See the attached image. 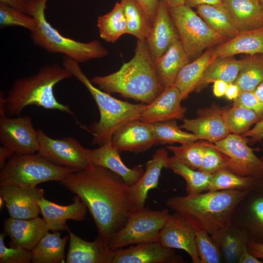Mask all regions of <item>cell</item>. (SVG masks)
Here are the masks:
<instances>
[{
    "label": "cell",
    "mask_w": 263,
    "mask_h": 263,
    "mask_svg": "<svg viewBox=\"0 0 263 263\" xmlns=\"http://www.w3.org/2000/svg\"><path fill=\"white\" fill-rule=\"evenodd\" d=\"M254 92L258 98L263 102V80L256 87Z\"/></svg>",
    "instance_id": "91938a15"
},
{
    "label": "cell",
    "mask_w": 263,
    "mask_h": 263,
    "mask_svg": "<svg viewBox=\"0 0 263 263\" xmlns=\"http://www.w3.org/2000/svg\"><path fill=\"white\" fill-rule=\"evenodd\" d=\"M214 59L211 48L180 70L173 85L180 91L183 100L195 91L205 70Z\"/></svg>",
    "instance_id": "d6a6232c"
},
{
    "label": "cell",
    "mask_w": 263,
    "mask_h": 263,
    "mask_svg": "<svg viewBox=\"0 0 263 263\" xmlns=\"http://www.w3.org/2000/svg\"><path fill=\"white\" fill-rule=\"evenodd\" d=\"M150 126L157 144H185L198 140L194 134L183 131L175 120L152 123Z\"/></svg>",
    "instance_id": "f35d334b"
},
{
    "label": "cell",
    "mask_w": 263,
    "mask_h": 263,
    "mask_svg": "<svg viewBox=\"0 0 263 263\" xmlns=\"http://www.w3.org/2000/svg\"><path fill=\"white\" fill-rule=\"evenodd\" d=\"M47 0L28 1L29 15L36 22L35 29L30 32L35 45L50 53L63 54L78 63L108 55L107 48L98 40L83 42L61 35L46 19L45 11Z\"/></svg>",
    "instance_id": "8992f818"
},
{
    "label": "cell",
    "mask_w": 263,
    "mask_h": 263,
    "mask_svg": "<svg viewBox=\"0 0 263 263\" xmlns=\"http://www.w3.org/2000/svg\"><path fill=\"white\" fill-rule=\"evenodd\" d=\"M14 153L10 149L0 146V169H1L4 166L6 159L13 155Z\"/></svg>",
    "instance_id": "9f6ffc18"
},
{
    "label": "cell",
    "mask_w": 263,
    "mask_h": 263,
    "mask_svg": "<svg viewBox=\"0 0 263 263\" xmlns=\"http://www.w3.org/2000/svg\"><path fill=\"white\" fill-rule=\"evenodd\" d=\"M260 181L253 177L242 176L224 169L212 174L208 191L252 189L257 187Z\"/></svg>",
    "instance_id": "8d00e7d4"
},
{
    "label": "cell",
    "mask_w": 263,
    "mask_h": 263,
    "mask_svg": "<svg viewBox=\"0 0 263 263\" xmlns=\"http://www.w3.org/2000/svg\"><path fill=\"white\" fill-rule=\"evenodd\" d=\"M196 242L201 263L222 262L221 252L210 234L205 231L196 230Z\"/></svg>",
    "instance_id": "7bdbcfd3"
},
{
    "label": "cell",
    "mask_w": 263,
    "mask_h": 263,
    "mask_svg": "<svg viewBox=\"0 0 263 263\" xmlns=\"http://www.w3.org/2000/svg\"><path fill=\"white\" fill-rule=\"evenodd\" d=\"M195 8L197 13L210 27L227 40L233 38L240 33L223 3L201 4Z\"/></svg>",
    "instance_id": "1f68e13d"
},
{
    "label": "cell",
    "mask_w": 263,
    "mask_h": 263,
    "mask_svg": "<svg viewBox=\"0 0 263 263\" xmlns=\"http://www.w3.org/2000/svg\"><path fill=\"white\" fill-rule=\"evenodd\" d=\"M263 80V55L249 57L234 82L240 91H254Z\"/></svg>",
    "instance_id": "60d3db41"
},
{
    "label": "cell",
    "mask_w": 263,
    "mask_h": 263,
    "mask_svg": "<svg viewBox=\"0 0 263 263\" xmlns=\"http://www.w3.org/2000/svg\"><path fill=\"white\" fill-rule=\"evenodd\" d=\"M256 188L263 192V179L260 180V182Z\"/></svg>",
    "instance_id": "94428289"
},
{
    "label": "cell",
    "mask_w": 263,
    "mask_h": 263,
    "mask_svg": "<svg viewBox=\"0 0 263 263\" xmlns=\"http://www.w3.org/2000/svg\"><path fill=\"white\" fill-rule=\"evenodd\" d=\"M229 158L223 152L208 143L203 156L199 170L213 174L224 169H228Z\"/></svg>",
    "instance_id": "ee69618b"
},
{
    "label": "cell",
    "mask_w": 263,
    "mask_h": 263,
    "mask_svg": "<svg viewBox=\"0 0 263 263\" xmlns=\"http://www.w3.org/2000/svg\"><path fill=\"white\" fill-rule=\"evenodd\" d=\"M0 141L14 153L33 154L39 149L38 130L30 115L15 118L0 115Z\"/></svg>",
    "instance_id": "7c38bea8"
},
{
    "label": "cell",
    "mask_w": 263,
    "mask_h": 263,
    "mask_svg": "<svg viewBox=\"0 0 263 263\" xmlns=\"http://www.w3.org/2000/svg\"><path fill=\"white\" fill-rule=\"evenodd\" d=\"M247 246L250 253L263 260V243L250 241L248 242Z\"/></svg>",
    "instance_id": "f907efd6"
},
{
    "label": "cell",
    "mask_w": 263,
    "mask_h": 263,
    "mask_svg": "<svg viewBox=\"0 0 263 263\" xmlns=\"http://www.w3.org/2000/svg\"><path fill=\"white\" fill-rule=\"evenodd\" d=\"M0 26L1 28L19 26L31 32L35 29L36 22L32 16L0 3Z\"/></svg>",
    "instance_id": "b9f144b4"
},
{
    "label": "cell",
    "mask_w": 263,
    "mask_h": 263,
    "mask_svg": "<svg viewBox=\"0 0 263 263\" xmlns=\"http://www.w3.org/2000/svg\"><path fill=\"white\" fill-rule=\"evenodd\" d=\"M210 236L219 247L224 262L238 263L244 248L249 241L246 234L231 223Z\"/></svg>",
    "instance_id": "f1b7e54d"
},
{
    "label": "cell",
    "mask_w": 263,
    "mask_h": 263,
    "mask_svg": "<svg viewBox=\"0 0 263 263\" xmlns=\"http://www.w3.org/2000/svg\"><path fill=\"white\" fill-rule=\"evenodd\" d=\"M248 142L246 137L230 133L213 145L229 158L228 170L242 176L263 179V161L256 155Z\"/></svg>",
    "instance_id": "8fae6325"
},
{
    "label": "cell",
    "mask_w": 263,
    "mask_h": 263,
    "mask_svg": "<svg viewBox=\"0 0 263 263\" xmlns=\"http://www.w3.org/2000/svg\"><path fill=\"white\" fill-rule=\"evenodd\" d=\"M168 8H171L184 4V0H163Z\"/></svg>",
    "instance_id": "680465c9"
},
{
    "label": "cell",
    "mask_w": 263,
    "mask_h": 263,
    "mask_svg": "<svg viewBox=\"0 0 263 263\" xmlns=\"http://www.w3.org/2000/svg\"><path fill=\"white\" fill-rule=\"evenodd\" d=\"M39 149L38 153L52 163L78 171L90 164L85 154V148L78 141L67 137L54 139L41 129L38 130Z\"/></svg>",
    "instance_id": "30bf717a"
},
{
    "label": "cell",
    "mask_w": 263,
    "mask_h": 263,
    "mask_svg": "<svg viewBox=\"0 0 263 263\" xmlns=\"http://www.w3.org/2000/svg\"><path fill=\"white\" fill-rule=\"evenodd\" d=\"M260 4L263 12V0H260Z\"/></svg>",
    "instance_id": "be15d7a7"
},
{
    "label": "cell",
    "mask_w": 263,
    "mask_h": 263,
    "mask_svg": "<svg viewBox=\"0 0 263 263\" xmlns=\"http://www.w3.org/2000/svg\"><path fill=\"white\" fill-rule=\"evenodd\" d=\"M233 105L252 110L263 119V102L258 98L254 91H240L237 97L233 100Z\"/></svg>",
    "instance_id": "bcb514c9"
},
{
    "label": "cell",
    "mask_w": 263,
    "mask_h": 263,
    "mask_svg": "<svg viewBox=\"0 0 263 263\" xmlns=\"http://www.w3.org/2000/svg\"><path fill=\"white\" fill-rule=\"evenodd\" d=\"M261 160H262V161H263V156L261 157Z\"/></svg>",
    "instance_id": "e7e4bbea"
},
{
    "label": "cell",
    "mask_w": 263,
    "mask_h": 263,
    "mask_svg": "<svg viewBox=\"0 0 263 263\" xmlns=\"http://www.w3.org/2000/svg\"><path fill=\"white\" fill-rule=\"evenodd\" d=\"M168 152L164 148L157 150L145 165L146 170L140 179L128 187L130 200L134 208L144 207L148 192L157 187L163 168H167Z\"/></svg>",
    "instance_id": "cb8c5ba5"
},
{
    "label": "cell",
    "mask_w": 263,
    "mask_h": 263,
    "mask_svg": "<svg viewBox=\"0 0 263 263\" xmlns=\"http://www.w3.org/2000/svg\"><path fill=\"white\" fill-rule=\"evenodd\" d=\"M41 213L49 230L68 231L67 220L76 221L83 220L87 207L80 197L75 195L73 203L68 206H61L46 200L44 196L38 201Z\"/></svg>",
    "instance_id": "7402d4cb"
},
{
    "label": "cell",
    "mask_w": 263,
    "mask_h": 263,
    "mask_svg": "<svg viewBox=\"0 0 263 263\" xmlns=\"http://www.w3.org/2000/svg\"><path fill=\"white\" fill-rule=\"evenodd\" d=\"M67 263H110L112 250L97 237L94 241L82 239L70 230Z\"/></svg>",
    "instance_id": "484cf974"
},
{
    "label": "cell",
    "mask_w": 263,
    "mask_h": 263,
    "mask_svg": "<svg viewBox=\"0 0 263 263\" xmlns=\"http://www.w3.org/2000/svg\"><path fill=\"white\" fill-rule=\"evenodd\" d=\"M179 90L174 85L166 87L151 103L146 105L138 120L152 124L183 119L186 108Z\"/></svg>",
    "instance_id": "ac0fdd59"
},
{
    "label": "cell",
    "mask_w": 263,
    "mask_h": 263,
    "mask_svg": "<svg viewBox=\"0 0 263 263\" xmlns=\"http://www.w3.org/2000/svg\"><path fill=\"white\" fill-rule=\"evenodd\" d=\"M100 90L150 104L164 90L155 73L146 40H137L133 57L111 74L90 80Z\"/></svg>",
    "instance_id": "3957f363"
},
{
    "label": "cell",
    "mask_w": 263,
    "mask_h": 263,
    "mask_svg": "<svg viewBox=\"0 0 263 263\" xmlns=\"http://www.w3.org/2000/svg\"><path fill=\"white\" fill-rule=\"evenodd\" d=\"M252 189L207 191L193 195H176L168 198L166 204L196 230L211 235L232 223L235 208Z\"/></svg>",
    "instance_id": "7a4b0ae2"
},
{
    "label": "cell",
    "mask_w": 263,
    "mask_h": 263,
    "mask_svg": "<svg viewBox=\"0 0 263 263\" xmlns=\"http://www.w3.org/2000/svg\"><path fill=\"white\" fill-rule=\"evenodd\" d=\"M208 144V143L198 139L179 146H168L166 147L176 159L193 169L199 170Z\"/></svg>",
    "instance_id": "ab89813d"
},
{
    "label": "cell",
    "mask_w": 263,
    "mask_h": 263,
    "mask_svg": "<svg viewBox=\"0 0 263 263\" xmlns=\"http://www.w3.org/2000/svg\"><path fill=\"white\" fill-rule=\"evenodd\" d=\"M231 222L249 241L263 243V192L256 188L251 190L235 208Z\"/></svg>",
    "instance_id": "4fadbf2b"
},
{
    "label": "cell",
    "mask_w": 263,
    "mask_h": 263,
    "mask_svg": "<svg viewBox=\"0 0 263 263\" xmlns=\"http://www.w3.org/2000/svg\"><path fill=\"white\" fill-rule=\"evenodd\" d=\"M4 232L10 239L11 247L31 250L49 229L43 218L24 220L11 217L3 222Z\"/></svg>",
    "instance_id": "603a6c76"
},
{
    "label": "cell",
    "mask_w": 263,
    "mask_h": 263,
    "mask_svg": "<svg viewBox=\"0 0 263 263\" xmlns=\"http://www.w3.org/2000/svg\"><path fill=\"white\" fill-rule=\"evenodd\" d=\"M157 242L163 247L181 249L193 263H201L196 242V230L178 213L175 212L160 231Z\"/></svg>",
    "instance_id": "9a60e30c"
},
{
    "label": "cell",
    "mask_w": 263,
    "mask_h": 263,
    "mask_svg": "<svg viewBox=\"0 0 263 263\" xmlns=\"http://www.w3.org/2000/svg\"><path fill=\"white\" fill-rule=\"evenodd\" d=\"M170 215L168 209L134 208L125 225L109 239L108 247L113 250L127 245L156 242Z\"/></svg>",
    "instance_id": "9c48e42d"
},
{
    "label": "cell",
    "mask_w": 263,
    "mask_h": 263,
    "mask_svg": "<svg viewBox=\"0 0 263 263\" xmlns=\"http://www.w3.org/2000/svg\"><path fill=\"white\" fill-rule=\"evenodd\" d=\"M4 200H3V199L0 197V209H1V208H2L3 207V206L4 205Z\"/></svg>",
    "instance_id": "6125c7cd"
},
{
    "label": "cell",
    "mask_w": 263,
    "mask_h": 263,
    "mask_svg": "<svg viewBox=\"0 0 263 263\" xmlns=\"http://www.w3.org/2000/svg\"><path fill=\"white\" fill-rule=\"evenodd\" d=\"M178 40H180L179 36L168 8L163 0H161L146 39L153 61L162 56Z\"/></svg>",
    "instance_id": "d6986e66"
},
{
    "label": "cell",
    "mask_w": 263,
    "mask_h": 263,
    "mask_svg": "<svg viewBox=\"0 0 263 263\" xmlns=\"http://www.w3.org/2000/svg\"><path fill=\"white\" fill-rule=\"evenodd\" d=\"M223 0H184V4L191 7L195 8L201 4H222Z\"/></svg>",
    "instance_id": "db71d44e"
},
{
    "label": "cell",
    "mask_w": 263,
    "mask_h": 263,
    "mask_svg": "<svg viewBox=\"0 0 263 263\" xmlns=\"http://www.w3.org/2000/svg\"><path fill=\"white\" fill-rule=\"evenodd\" d=\"M6 234H0V263H30L32 262L30 250L22 247H7L4 244Z\"/></svg>",
    "instance_id": "f6af8a7d"
},
{
    "label": "cell",
    "mask_w": 263,
    "mask_h": 263,
    "mask_svg": "<svg viewBox=\"0 0 263 263\" xmlns=\"http://www.w3.org/2000/svg\"><path fill=\"white\" fill-rule=\"evenodd\" d=\"M239 32L263 27V12L260 0H223Z\"/></svg>",
    "instance_id": "83f0119b"
},
{
    "label": "cell",
    "mask_w": 263,
    "mask_h": 263,
    "mask_svg": "<svg viewBox=\"0 0 263 263\" xmlns=\"http://www.w3.org/2000/svg\"><path fill=\"white\" fill-rule=\"evenodd\" d=\"M60 182L85 204L97 228V237L107 246L134 208L129 187L118 174L92 164L70 173Z\"/></svg>",
    "instance_id": "6da1fadb"
},
{
    "label": "cell",
    "mask_w": 263,
    "mask_h": 263,
    "mask_svg": "<svg viewBox=\"0 0 263 263\" xmlns=\"http://www.w3.org/2000/svg\"><path fill=\"white\" fill-rule=\"evenodd\" d=\"M244 137H249L252 143H255L263 140V119L255 124L254 127L246 133L242 134Z\"/></svg>",
    "instance_id": "c3c4849f"
},
{
    "label": "cell",
    "mask_w": 263,
    "mask_h": 263,
    "mask_svg": "<svg viewBox=\"0 0 263 263\" xmlns=\"http://www.w3.org/2000/svg\"><path fill=\"white\" fill-rule=\"evenodd\" d=\"M225 108L216 104L197 111L194 119H183L181 128L191 132L200 140L215 143L225 138L229 134L225 123Z\"/></svg>",
    "instance_id": "e0dca14e"
},
{
    "label": "cell",
    "mask_w": 263,
    "mask_h": 263,
    "mask_svg": "<svg viewBox=\"0 0 263 263\" xmlns=\"http://www.w3.org/2000/svg\"><path fill=\"white\" fill-rule=\"evenodd\" d=\"M26 0L28 1H30V0Z\"/></svg>",
    "instance_id": "03108f58"
},
{
    "label": "cell",
    "mask_w": 263,
    "mask_h": 263,
    "mask_svg": "<svg viewBox=\"0 0 263 263\" xmlns=\"http://www.w3.org/2000/svg\"><path fill=\"white\" fill-rule=\"evenodd\" d=\"M97 25L100 38L108 42L113 43L127 34V21L120 2H117L109 12L99 16Z\"/></svg>",
    "instance_id": "836d02e7"
},
{
    "label": "cell",
    "mask_w": 263,
    "mask_h": 263,
    "mask_svg": "<svg viewBox=\"0 0 263 263\" xmlns=\"http://www.w3.org/2000/svg\"><path fill=\"white\" fill-rule=\"evenodd\" d=\"M143 8L152 24L161 0H136Z\"/></svg>",
    "instance_id": "7dc6e473"
},
{
    "label": "cell",
    "mask_w": 263,
    "mask_h": 263,
    "mask_svg": "<svg viewBox=\"0 0 263 263\" xmlns=\"http://www.w3.org/2000/svg\"><path fill=\"white\" fill-rule=\"evenodd\" d=\"M69 235L61 237L58 231L47 232L31 250L33 263H64L65 248Z\"/></svg>",
    "instance_id": "4dcf8cb0"
},
{
    "label": "cell",
    "mask_w": 263,
    "mask_h": 263,
    "mask_svg": "<svg viewBox=\"0 0 263 263\" xmlns=\"http://www.w3.org/2000/svg\"><path fill=\"white\" fill-rule=\"evenodd\" d=\"M213 83V92L217 97H221L225 94L228 83L223 80H216Z\"/></svg>",
    "instance_id": "f5cc1de1"
},
{
    "label": "cell",
    "mask_w": 263,
    "mask_h": 263,
    "mask_svg": "<svg viewBox=\"0 0 263 263\" xmlns=\"http://www.w3.org/2000/svg\"><path fill=\"white\" fill-rule=\"evenodd\" d=\"M225 125L230 133L243 134L262 118L254 111L236 105L225 109L224 113Z\"/></svg>",
    "instance_id": "74e56055"
},
{
    "label": "cell",
    "mask_w": 263,
    "mask_h": 263,
    "mask_svg": "<svg viewBox=\"0 0 263 263\" xmlns=\"http://www.w3.org/2000/svg\"><path fill=\"white\" fill-rule=\"evenodd\" d=\"M62 65L86 87L98 106L99 120L92 124L87 130L94 136L93 144L101 146L111 143L116 131L125 124L138 119L145 104H132L119 100L96 88L83 72L79 63L72 58L64 56Z\"/></svg>",
    "instance_id": "5b68a950"
},
{
    "label": "cell",
    "mask_w": 263,
    "mask_h": 263,
    "mask_svg": "<svg viewBox=\"0 0 263 263\" xmlns=\"http://www.w3.org/2000/svg\"><path fill=\"white\" fill-rule=\"evenodd\" d=\"M258 258L250 253L246 246L242 252L238 261V263H262Z\"/></svg>",
    "instance_id": "816d5d0a"
},
{
    "label": "cell",
    "mask_w": 263,
    "mask_h": 263,
    "mask_svg": "<svg viewBox=\"0 0 263 263\" xmlns=\"http://www.w3.org/2000/svg\"><path fill=\"white\" fill-rule=\"evenodd\" d=\"M211 54L214 59L240 54L263 55V27L240 32L233 38L211 48Z\"/></svg>",
    "instance_id": "d4e9b609"
},
{
    "label": "cell",
    "mask_w": 263,
    "mask_h": 263,
    "mask_svg": "<svg viewBox=\"0 0 263 263\" xmlns=\"http://www.w3.org/2000/svg\"><path fill=\"white\" fill-rule=\"evenodd\" d=\"M190 61L180 40L154 60L155 73L162 87L165 89L173 85L179 72Z\"/></svg>",
    "instance_id": "4316f807"
},
{
    "label": "cell",
    "mask_w": 263,
    "mask_h": 263,
    "mask_svg": "<svg viewBox=\"0 0 263 263\" xmlns=\"http://www.w3.org/2000/svg\"><path fill=\"white\" fill-rule=\"evenodd\" d=\"M43 189L12 185H0V197L4 200L10 217L29 220L41 213L38 201L44 196Z\"/></svg>",
    "instance_id": "5bb4252c"
},
{
    "label": "cell",
    "mask_w": 263,
    "mask_h": 263,
    "mask_svg": "<svg viewBox=\"0 0 263 263\" xmlns=\"http://www.w3.org/2000/svg\"><path fill=\"white\" fill-rule=\"evenodd\" d=\"M167 168L182 177L186 182L188 195H193L208 191L212 174L193 169L173 156L169 157Z\"/></svg>",
    "instance_id": "e575fe53"
},
{
    "label": "cell",
    "mask_w": 263,
    "mask_h": 263,
    "mask_svg": "<svg viewBox=\"0 0 263 263\" xmlns=\"http://www.w3.org/2000/svg\"><path fill=\"white\" fill-rule=\"evenodd\" d=\"M72 76L64 67L54 63L42 67L36 74L16 79L6 96V114L18 115L25 107L36 105L65 112L75 118L68 105L57 101L53 91L57 83Z\"/></svg>",
    "instance_id": "277c9868"
},
{
    "label": "cell",
    "mask_w": 263,
    "mask_h": 263,
    "mask_svg": "<svg viewBox=\"0 0 263 263\" xmlns=\"http://www.w3.org/2000/svg\"><path fill=\"white\" fill-rule=\"evenodd\" d=\"M0 185L35 187L40 183L60 182L75 170L56 166L38 153H14L0 169Z\"/></svg>",
    "instance_id": "52a82bcc"
},
{
    "label": "cell",
    "mask_w": 263,
    "mask_h": 263,
    "mask_svg": "<svg viewBox=\"0 0 263 263\" xmlns=\"http://www.w3.org/2000/svg\"><path fill=\"white\" fill-rule=\"evenodd\" d=\"M2 3L29 15L28 1L26 0H0Z\"/></svg>",
    "instance_id": "681fc988"
},
{
    "label": "cell",
    "mask_w": 263,
    "mask_h": 263,
    "mask_svg": "<svg viewBox=\"0 0 263 263\" xmlns=\"http://www.w3.org/2000/svg\"><path fill=\"white\" fill-rule=\"evenodd\" d=\"M185 260L173 249L162 247L157 242L131 245L112 250L110 263H180Z\"/></svg>",
    "instance_id": "2e32d148"
},
{
    "label": "cell",
    "mask_w": 263,
    "mask_h": 263,
    "mask_svg": "<svg viewBox=\"0 0 263 263\" xmlns=\"http://www.w3.org/2000/svg\"><path fill=\"white\" fill-rule=\"evenodd\" d=\"M6 99L3 92L0 93V115L6 114Z\"/></svg>",
    "instance_id": "6f0895ef"
},
{
    "label": "cell",
    "mask_w": 263,
    "mask_h": 263,
    "mask_svg": "<svg viewBox=\"0 0 263 263\" xmlns=\"http://www.w3.org/2000/svg\"><path fill=\"white\" fill-rule=\"evenodd\" d=\"M248 61L249 57L244 59H236L233 56L215 58L205 70L195 91L199 92L208 84L216 80L233 83Z\"/></svg>",
    "instance_id": "f546056e"
},
{
    "label": "cell",
    "mask_w": 263,
    "mask_h": 263,
    "mask_svg": "<svg viewBox=\"0 0 263 263\" xmlns=\"http://www.w3.org/2000/svg\"><path fill=\"white\" fill-rule=\"evenodd\" d=\"M168 9L190 60L200 56L206 49L227 40L210 27L192 8L184 4Z\"/></svg>",
    "instance_id": "ba28073f"
},
{
    "label": "cell",
    "mask_w": 263,
    "mask_h": 263,
    "mask_svg": "<svg viewBox=\"0 0 263 263\" xmlns=\"http://www.w3.org/2000/svg\"><path fill=\"white\" fill-rule=\"evenodd\" d=\"M85 152L90 164L107 168L116 173L129 187L135 184L145 171L139 165L132 169L127 167L121 160L120 152L111 143L95 149L85 148Z\"/></svg>",
    "instance_id": "44dd1931"
},
{
    "label": "cell",
    "mask_w": 263,
    "mask_h": 263,
    "mask_svg": "<svg viewBox=\"0 0 263 263\" xmlns=\"http://www.w3.org/2000/svg\"><path fill=\"white\" fill-rule=\"evenodd\" d=\"M112 145L119 152H144L157 144L150 124L139 120L131 121L119 128L113 133Z\"/></svg>",
    "instance_id": "ffe728a7"
},
{
    "label": "cell",
    "mask_w": 263,
    "mask_h": 263,
    "mask_svg": "<svg viewBox=\"0 0 263 263\" xmlns=\"http://www.w3.org/2000/svg\"><path fill=\"white\" fill-rule=\"evenodd\" d=\"M240 89L235 84H228L225 95L229 100H234L237 97L240 93Z\"/></svg>",
    "instance_id": "11a10c76"
},
{
    "label": "cell",
    "mask_w": 263,
    "mask_h": 263,
    "mask_svg": "<svg viewBox=\"0 0 263 263\" xmlns=\"http://www.w3.org/2000/svg\"><path fill=\"white\" fill-rule=\"evenodd\" d=\"M127 21V33L137 40L144 41L152 23L146 13L136 0H120Z\"/></svg>",
    "instance_id": "d590c367"
}]
</instances>
